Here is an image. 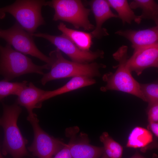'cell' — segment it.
Wrapping results in <instances>:
<instances>
[{
  "label": "cell",
  "instance_id": "1",
  "mask_svg": "<svg viewBox=\"0 0 158 158\" xmlns=\"http://www.w3.org/2000/svg\"><path fill=\"white\" fill-rule=\"evenodd\" d=\"M3 115L0 118V126L4 133L3 154H9L13 158H23L26 156L35 158L26 148L28 141L23 136L17 125L21 108L16 102L11 105L3 104Z\"/></svg>",
  "mask_w": 158,
  "mask_h": 158
},
{
  "label": "cell",
  "instance_id": "2",
  "mask_svg": "<svg viewBox=\"0 0 158 158\" xmlns=\"http://www.w3.org/2000/svg\"><path fill=\"white\" fill-rule=\"evenodd\" d=\"M128 47L123 45L112 55L114 59L118 62L114 66L117 69L114 73L111 72L104 74L102 77L106 85L100 88L102 92L108 90L120 91L134 95L146 102L140 87V83L132 75L127 62L129 57L128 54Z\"/></svg>",
  "mask_w": 158,
  "mask_h": 158
},
{
  "label": "cell",
  "instance_id": "3",
  "mask_svg": "<svg viewBox=\"0 0 158 158\" xmlns=\"http://www.w3.org/2000/svg\"><path fill=\"white\" fill-rule=\"evenodd\" d=\"M49 56L52 59L50 70L44 74L41 83L45 85L48 82L55 80L78 76H85L93 78L99 77L100 68L106 66L102 63L92 62L87 64L76 63L65 59L61 51L57 49L51 51Z\"/></svg>",
  "mask_w": 158,
  "mask_h": 158
},
{
  "label": "cell",
  "instance_id": "4",
  "mask_svg": "<svg viewBox=\"0 0 158 158\" xmlns=\"http://www.w3.org/2000/svg\"><path fill=\"white\" fill-rule=\"evenodd\" d=\"M48 64L39 66L25 54L13 49L7 43L5 46L0 44V75L9 81L22 75L36 73L43 75L44 69H49Z\"/></svg>",
  "mask_w": 158,
  "mask_h": 158
},
{
  "label": "cell",
  "instance_id": "5",
  "mask_svg": "<svg viewBox=\"0 0 158 158\" xmlns=\"http://www.w3.org/2000/svg\"><path fill=\"white\" fill-rule=\"evenodd\" d=\"M48 4V1L43 0H17L0 8V12L11 14L20 26L31 35L35 33L38 27L45 24L42 9Z\"/></svg>",
  "mask_w": 158,
  "mask_h": 158
},
{
  "label": "cell",
  "instance_id": "6",
  "mask_svg": "<svg viewBox=\"0 0 158 158\" xmlns=\"http://www.w3.org/2000/svg\"><path fill=\"white\" fill-rule=\"evenodd\" d=\"M48 4L54 10L53 20L69 23L77 29L90 31L95 29L89 19L91 10L86 8L81 0H53Z\"/></svg>",
  "mask_w": 158,
  "mask_h": 158
},
{
  "label": "cell",
  "instance_id": "7",
  "mask_svg": "<svg viewBox=\"0 0 158 158\" xmlns=\"http://www.w3.org/2000/svg\"><path fill=\"white\" fill-rule=\"evenodd\" d=\"M0 38L12 46L16 50L24 54L29 55L45 62L51 67L52 59L41 52L36 45L32 36L16 21L11 27L0 29Z\"/></svg>",
  "mask_w": 158,
  "mask_h": 158
},
{
  "label": "cell",
  "instance_id": "8",
  "mask_svg": "<svg viewBox=\"0 0 158 158\" xmlns=\"http://www.w3.org/2000/svg\"><path fill=\"white\" fill-rule=\"evenodd\" d=\"M27 120L33 128L34 138L28 150L38 158H51L66 145L62 140L51 136L45 132L39 125V120L35 114L28 116Z\"/></svg>",
  "mask_w": 158,
  "mask_h": 158
},
{
  "label": "cell",
  "instance_id": "9",
  "mask_svg": "<svg viewBox=\"0 0 158 158\" xmlns=\"http://www.w3.org/2000/svg\"><path fill=\"white\" fill-rule=\"evenodd\" d=\"M31 35L47 40L74 62L89 63L93 62L98 58H102L104 57V52L102 50L98 49L92 51L80 50L67 37L62 34L59 35H54L46 33H34Z\"/></svg>",
  "mask_w": 158,
  "mask_h": 158
},
{
  "label": "cell",
  "instance_id": "10",
  "mask_svg": "<svg viewBox=\"0 0 158 158\" xmlns=\"http://www.w3.org/2000/svg\"><path fill=\"white\" fill-rule=\"evenodd\" d=\"M79 128L74 127L67 129L66 135L70 137L69 143L71 158H99L104 152V147L90 144L88 135L80 133L76 138Z\"/></svg>",
  "mask_w": 158,
  "mask_h": 158
},
{
  "label": "cell",
  "instance_id": "11",
  "mask_svg": "<svg viewBox=\"0 0 158 158\" xmlns=\"http://www.w3.org/2000/svg\"><path fill=\"white\" fill-rule=\"evenodd\" d=\"M127 65L130 72H135L138 75L147 68H158V44L134 49Z\"/></svg>",
  "mask_w": 158,
  "mask_h": 158
},
{
  "label": "cell",
  "instance_id": "12",
  "mask_svg": "<svg viewBox=\"0 0 158 158\" xmlns=\"http://www.w3.org/2000/svg\"><path fill=\"white\" fill-rule=\"evenodd\" d=\"M94 16L96 26L90 32L92 38L99 39L109 35L107 29L102 28L104 23L110 18H118L111 11L107 0H93L88 2Z\"/></svg>",
  "mask_w": 158,
  "mask_h": 158
},
{
  "label": "cell",
  "instance_id": "13",
  "mask_svg": "<svg viewBox=\"0 0 158 158\" xmlns=\"http://www.w3.org/2000/svg\"><path fill=\"white\" fill-rule=\"evenodd\" d=\"M115 34L129 40L134 49L158 44V25L138 30H120Z\"/></svg>",
  "mask_w": 158,
  "mask_h": 158
},
{
  "label": "cell",
  "instance_id": "14",
  "mask_svg": "<svg viewBox=\"0 0 158 158\" xmlns=\"http://www.w3.org/2000/svg\"><path fill=\"white\" fill-rule=\"evenodd\" d=\"M45 92L37 87L30 82L17 96L16 102L26 109L28 114V116H32L35 114L33 112V109L41 107V99Z\"/></svg>",
  "mask_w": 158,
  "mask_h": 158
},
{
  "label": "cell",
  "instance_id": "15",
  "mask_svg": "<svg viewBox=\"0 0 158 158\" xmlns=\"http://www.w3.org/2000/svg\"><path fill=\"white\" fill-rule=\"evenodd\" d=\"M96 80L93 78L85 76H78L72 77L62 87L52 91H46L42 96L41 102L58 95L74 90L95 84Z\"/></svg>",
  "mask_w": 158,
  "mask_h": 158
},
{
  "label": "cell",
  "instance_id": "16",
  "mask_svg": "<svg viewBox=\"0 0 158 158\" xmlns=\"http://www.w3.org/2000/svg\"><path fill=\"white\" fill-rule=\"evenodd\" d=\"M58 28L80 50L85 51H90V49L92 44V37L90 33L68 28L63 23L59 24Z\"/></svg>",
  "mask_w": 158,
  "mask_h": 158
},
{
  "label": "cell",
  "instance_id": "17",
  "mask_svg": "<svg viewBox=\"0 0 158 158\" xmlns=\"http://www.w3.org/2000/svg\"><path fill=\"white\" fill-rule=\"evenodd\" d=\"M153 141V134L149 130L136 126L129 134L126 147L134 148H141L142 152H145L148 145Z\"/></svg>",
  "mask_w": 158,
  "mask_h": 158
},
{
  "label": "cell",
  "instance_id": "18",
  "mask_svg": "<svg viewBox=\"0 0 158 158\" xmlns=\"http://www.w3.org/2000/svg\"><path fill=\"white\" fill-rule=\"evenodd\" d=\"M110 7L118 13V18L121 19L123 24H130L133 21L140 24L142 20L135 15L126 0H108Z\"/></svg>",
  "mask_w": 158,
  "mask_h": 158
},
{
  "label": "cell",
  "instance_id": "19",
  "mask_svg": "<svg viewBox=\"0 0 158 158\" xmlns=\"http://www.w3.org/2000/svg\"><path fill=\"white\" fill-rule=\"evenodd\" d=\"M131 8H140L142 10L141 15L139 16L142 19H151L158 25V5L153 0H134L129 4Z\"/></svg>",
  "mask_w": 158,
  "mask_h": 158
},
{
  "label": "cell",
  "instance_id": "20",
  "mask_svg": "<svg viewBox=\"0 0 158 158\" xmlns=\"http://www.w3.org/2000/svg\"><path fill=\"white\" fill-rule=\"evenodd\" d=\"M99 138L100 141L104 145V152L109 158L122 157L123 147L114 140L107 132H103Z\"/></svg>",
  "mask_w": 158,
  "mask_h": 158
},
{
  "label": "cell",
  "instance_id": "21",
  "mask_svg": "<svg viewBox=\"0 0 158 158\" xmlns=\"http://www.w3.org/2000/svg\"><path fill=\"white\" fill-rule=\"evenodd\" d=\"M27 81L11 82L4 79L0 81V101L10 95L18 96L28 85Z\"/></svg>",
  "mask_w": 158,
  "mask_h": 158
},
{
  "label": "cell",
  "instance_id": "22",
  "mask_svg": "<svg viewBox=\"0 0 158 158\" xmlns=\"http://www.w3.org/2000/svg\"><path fill=\"white\" fill-rule=\"evenodd\" d=\"M140 90L148 104V107L158 103V84L157 82L150 83H140Z\"/></svg>",
  "mask_w": 158,
  "mask_h": 158
},
{
  "label": "cell",
  "instance_id": "23",
  "mask_svg": "<svg viewBox=\"0 0 158 158\" xmlns=\"http://www.w3.org/2000/svg\"><path fill=\"white\" fill-rule=\"evenodd\" d=\"M148 122H158V103L147 108Z\"/></svg>",
  "mask_w": 158,
  "mask_h": 158
},
{
  "label": "cell",
  "instance_id": "24",
  "mask_svg": "<svg viewBox=\"0 0 158 158\" xmlns=\"http://www.w3.org/2000/svg\"><path fill=\"white\" fill-rule=\"evenodd\" d=\"M51 158H71L70 150V144H66L59 150L54 157Z\"/></svg>",
  "mask_w": 158,
  "mask_h": 158
},
{
  "label": "cell",
  "instance_id": "25",
  "mask_svg": "<svg viewBox=\"0 0 158 158\" xmlns=\"http://www.w3.org/2000/svg\"><path fill=\"white\" fill-rule=\"evenodd\" d=\"M147 128L148 129L150 130L155 136L157 138L158 137V122H149Z\"/></svg>",
  "mask_w": 158,
  "mask_h": 158
},
{
  "label": "cell",
  "instance_id": "26",
  "mask_svg": "<svg viewBox=\"0 0 158 158\" xmlns=\"http://www.w3.org/2000/svg\"><path fill=\"white\" fill-rule=\"evenodd\" d=\"M130 158H147L141 155L139 152H136L135 154ZM152 158H157V156L154 155Z\"/></svg>",
  "mask_w": 158,
  "mask_h": 158
},
{
  "label": "cell",
  "instance_id": "27",
  "mask_svg": "<svg viewBox=\"0 0 158 158\" xmlns=\"http://www.w3.org/2000/svg\"><path fill=\"white\" fill-rule=\"evenodd\" d=\"M6 14L0 12V19H3L5 17Z\"/></svg>",
  "mask_w": 158,
  "mask_h": 158
},
{
  "label": "cell",
  "instance_id": "28",
  "mask_svg": "<svg viewBox=\"0 0 158 158\" xmlns=\"http://www.w3.org/2000/svg\"><path fill=\"white\" fill-rule=\"evenodd\" d=\"M101 158H109L106 154L104 152L102 155Z\"/></svg>",
  "mask_w": 158,
  "mask_h": 158
},
{
  "label": "cell",
  "instance_id": "29",
  "mask_svg": "<svg viewBox=\"0 0 158 158\" xmlns=\"http://www.w3.org/2000/svg\"><path fill=\"white\" fill-rule=\"evenodd\" d=\"M0 158H5L3 157L0 150Z\"/></svg>",
  "mask_w": 158,
  "mask_h": 158
},
{
  "label": "cell",
  "instance_id": "30",
  "mask_svg": "<svg viewBox=\"0 0 158 158\" xmlns=\"http://www.w3.org/2000/svg\"><path fill=\"white\" fill-rule=\"evenodd\" d=\"M25 158V157H24V158Z\"/></svg>",
  "mask_w": 158,
  "mask_h": 158
}]
</instances>
